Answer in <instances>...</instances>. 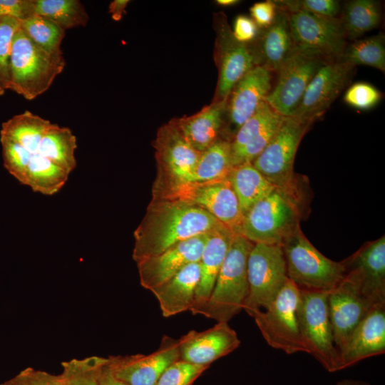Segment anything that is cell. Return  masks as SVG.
<instances>
[{
  "mask_svg": "<svg viewBox=\"0 0 385 385\" xmlns=\"http://www.w3.org/2000/svg\"><path fill=\"white\" fill-rule=\"evenodd\" d=\"M76 148L77 139L71 130L52 123L43 136L37 153L71 173L76 167Z\"/></svg>",
  "mask_w": 385,
  "mask_h": 385,
  "instance_id": "cell-31",
  "label": "cell"
},
{
  "mask_svg": "<svg viewBox=\"0 0 385 385\" xmlns=\"http://www.w3.org/2000/svg\"><path fill=\"white\" fill-rule=\"evenodd\" d=\"M356 67L340 58H332L314 75L292 117L313 123L348 88Z\"/></svg>",
  "mask_w": 385,
  "mask_h": 385,
  "instance_id": "cell-14",
  "label": "cell"
},
{
  "mask_svg": "<svg viewBox=\"0 0 385 385\" xmlns=\"http://www.w3.org/2000/svg\"><path fill=\"white\" fill-rule=\"evenodd\" d=\"M227 180L237 198L244 216L257 202L276 188L252 163L234 166Z\"/></svg>",
  "mask_w": 385,
  "mask_h": 385,
  "instance_id": "cell-28",
  "label": "cell"
},
{
  "mask_svg": "<svg viewBox=\"0 0 385 385\" xmlns=\"http://www.w3.org/2000/svg\"><path fill=\"white\" fill-rule=\"evenodd\" d=\"M4 166L21 184L26 181L32 153L20 144L0 137Z\"/></svg>",
  "mask_w": 385,
  "mask_h": 385,
  "instance_id": "cell-39",
  "label": "cell"
},
{
  "mask_svg": "<svg viewBox=\"0 0 385 385\" xmlns=\"http://www.w3.org/2000/svg\"><path fill=\"white\" fill-rule=\"evenodd\" d=\"M209 367L179 359L163 371L155 385H193Z\"/></svg>",
  "mask_w": 385,
  "mask_h": 385,
  "instance_id": "cell-40",
  "label": "cell"
},
{
  "mask_svg": "<svg viewBox=\"0 0 385 385\" xmlns=\"http://www.w3.org/2000/svg\"><path fill=\"white\" fill-rule=\"evenodd\" d=\"M283 118L265 101H263L231 140L233 167L252 163L272 140Z\"/></svg>",
  "mask_w": 385,
  "mask_h": 385,
  "instance_id": "cell-20",
  "label": "cell"
},
{
  "mask_svg": "<svg viewBox=\"0 0 385 385\" xmlns=\"http://www.w3.org/2000/svg\"><path fill=\"white\" fill-rule=\"evenodd\" d=\"M153 145L158 173L152 192L192 181L200 153L186 140L173 119L158 128Z\"/></svg>",
  "mask_w": 385,
  "mask_h": 385,
  "instance_id": "cell-12",
  "label": "cell"
},
{
  "mask_svg": "<svg viewBox=\"0 0 385 385\" xmlns=\"http://www.w3.org/2000/svg\"><path fill=\"white\" fill-rule=\"evenodd\" d=\"M299 290L297 320L307 353L329 372L339 371V351L334 344L329 317V291Z\"/></svg>",
  "mask_w": 385,
  "mask_h": 385,
  "instance_id": "cell-6",
  "label": "cell"
},
{
  "mask_svg": "<svg viewBox=\"0 0 385 385\" xmlns=\"http://www.w3.org/2000/svg\"><path fill=\"white\" fill-rule=\"evenodd\" d=\"M70 173L38 153L33 154L28 166L24 185L45 195L57 193Z\"/></svg>",
  "mask_w": 385,
  "mask_h": 385,
  "instance_id": "cell-33",
  "label": "cell"
},
{
  "mask_svg": "<svg viewBox=\"0 0 385 385\" xmlns=\"http://www.w3.org/2000/svg\"><path fill=\"white\" fill-rule=\"evenodd\" d=\"M232 168L231 140L222 137L200 153L192 182L226 180Z\"/></svg>",
  "mask_w": 385,
  "mask_h": 385,
  "instance_id": "cell-32",
  "label": "cell"
},
{
  "mask_svg": "<svg viewBox=\"0 0 385 385\" xmlns=\"http://www.w3.org/2000/svg\"><path fill=\"white\" fill-rule=\"evenodd\" d=\"M222 225L215 217L197 206L178 200L153 197L134 231L133 259L137 263Z\"/></svg>",
  "mask_w": 385,
  "mask_h": 385,
  "instance_id": "cell-1",
  "label": "cell"
},
{
  "mask_svg": "<svg viewBox=\"0 0 385 385\" xmlns=\"http://www.w3.org/2000/svg\"><path fill=\"white\" fill-rule=\"evenodd\" d=\"M19 27V20L8 16L0 18V96L9 89L11 43Z\"/></svg>",
  "mask_w": 385,
  "mask_h": 385,
  "instance_id": "cell-38",
  "label": "cell"
},
{
  "mask_svg": "<svg viewBox=\"0 0 385 385\" xmlns=\"http://www.w3.org/2000/svg\"><path fill=\"white\" fill-rule=\"evenodd\" d=\"M215 32L214 60L218 80L212 101L227 99L235 85L254 66L255 62L248 44L238 41L233 35L226 15L214 14Z\"/></svg>",
  "mask_w": 385,
  "mask_h": 385,
  "instance_id": "cell-13",
  "label": "cell"
},
{
  "mask_svg": "<svg viewBox=\"0 0 385 385\" xmlns=\"http://www.w3.org/2000/svg\"><path fill=\"white\" fill-rule=\"evenodd\" d=\"M311 125L295 117H284L272 140L252 163L276 188L299 197L294 161L299 145Z\"/></svg>",
  "mask_w": 385,
  "mask_h": 385,
  "instance_id": "cell-7",
  "label": "cell"
},
{
  "mask_svg": "<svg viewBox=\"0 0 385 385\" xmlns=\"http://www.w3.org/2000/svg\"><path fill=\"white\" fill-rule=\"evenodd\" d=\"M331 59L319 51L296 47L277 72L276 83L265 101L282 116H293L312 79Z\"/></svg>",
  "mask_w": 385,
  "mask_h": 385,
  "instance_id": "cell-10",
  "label": "cell"
},
{
  "mask_svg": "<svg viewBox=\"0 0 385 385\" xmlns=\"http://www.w3.org/2000/svg\"><path fill=\"white\" fill-rule=\"evenodd\" d=\"M277 6L274 1H265L254 4L250 9L252 19L260 29L270 26L274 21Z\"/></svg>",
  "mask_w": 385,
  "mask_h": 385,
  "instance_id": "cell-45",
  "label": "cell"
},
{
  "mask_svg": "<svg viewBox=\"0 0 385 385\" xmlns=\"http://www.w3.org/2000/svg\"><path fill=\"white\" fill-rule=\"evenodd\" d=\"M259 31L260 28L252 18L245 15H239L235 18L232 33L238 41L248 44L256 38Z\"/></svg>",
  "mask_w": 385,
  "mask_h": 385,
  "instance_id": "cell-46",
  "label": "cell"
},
{
  "mask_svg": "<svg viewBox=\"0 0 385 385\" xmlns=\"http://www.w3.org/2000/svg\"><path fill=\"white\" fill-rule=\"evenodd\" d=\"M178 344L180 359L210 366L238 348L240 340L227 322H217L202 332H188L178 339Z\"/></svg>",
  "mask_w": 385,
  "mask_h": 385,
  "instance_id": "cell-21",
  "label": "cell"
},
{
  "mask_svg": "<svg viewBox=\"0 0 385 385\" xmlns=\"http://www.w3.org/2000/svg\"><path fill=\"white\" fill-rule=\"evenodd\" d=\"M301 197L275 188L244 216L240 235L254 244L282 245L299 227Z\"/></svg>",
  "mask_w": 385,
  "mask_h": 385,
  "instance_id": "cell-4",
  "label": "cell"
},
{
  "mask_svg": "<svg viewBox=\"0 0 385 385\" xmlns=\"http://www.w3.org/2000/svg\"><path fill=\"white\" fill-rule=\"evenodd\" d=\"M65 66L61 51L43 48L19 27L11 43L9 90L34 100L50 88Z\"/></svg>",
  "mask_w": 385,
  "mask_h": 385,
  "instance_id": "cell-2",
  "label": "cell"
},
{
  "mask_svg": "<svg viewBox=\"0 0 385 385\" xmlns=\"http://www.w3.org/2000/svg\"><path fill=\"white\" fill-rule=\"evenodd\" d=\"M128 3V0H114L110 3L108 12L114 21H118L122 19L126 13L125 8Z\"/></svg>",
  "mask_w": 385,
  "mask_h": 385,
  "instance_id": "cell-48",
  "label": "cell"
},
{
  "mask_svg": "<svg viewBox=\"0 0 385 385\" xmlns=\"http://www.w3.org/2000/svg\"><path fill=\"white\" fill-rule=\"evenodd\" d=\"M343 61L354 66H367L385 71V38L382 33L359 38L347 43L342 56Z\"/></svg>",
  "mask_w": 385,
  "mask_h": 385,
  "instance_id": "cell-35",
  "label": "cell"
},
{
  "mask_svg": "<svg viewBox=\"0 0 385 385\" xmlns=\"http://www.w3.org/2000/svg\"><path fill=\"white\" fill-rule=\"evenodd\" d=\"M106 358L92 356L61 363L63 385H98V377Z\"/></svg>",
  "mask_w": 385,
  "mask_h": 385,
  "instance_id": "cell-37",
  "label": "cell"
},
{
  "mask_svg": "<svg viewBox=\"0 0 385 385\" xmlns=\"http://www.w3.org/2000/svg\"><path fill=\"white\" fill-rule=\"evenodd\" d=\"M153 197L184 202L209 212L235 234L244 220L237 198L227 179L190 182L152 192Z\"/></svg>",
  "mask_w": 385,
  "mask_h": 385,
  "instance_id": "cell-8",
  "label": "cell"
},
{
  "mask_svg": "<svg viewBox=\"0 0 385 385\" xmlns=\"http://www.w3.org/2000/svg\"><path fill=\"white\" fill-rule=\"evenodd\" d=\"M225 108L226 100L212 101L193 115L173 119L190 145L202 153L225 137Z\"/></svg>",
  "mask_w": 385,
  "mask_h": 385,
  "instance_id": "cell-26",
  "label": "cell"
},
{
  "mask_svg": "<svg viewBox=\"0 0 385 385\" xmlns=\"http://www.w3.org/2000/svg\"><path fill=\"white\" fill-rule=\"evenodd\" d=\"M299 294V289L288 278L270 305L253 316L266 342L287 354L307 353L297 320Z\"/></svg>",
  "mask_w": 385,
  "mask_h": 385,
  "instance_id": "cell-11",
  "label": "cell"
},
{
  "mask_svg": "<svg viewBox=\"0 0 385 385\" xmlns=\"http://www.w3.org/2000/svg\"><path fill=\"white\" fill-rule=\"evenodd\" d=\"M208 235H197L137 262L141 286L150 291L187 265L199 262Z\"/></svg>",
  "mask_w": 385,
  "mask_h": 385,
  "instance_id": "cell-19",
  "label": "cell"
},
{
  "mask_svg": "<svg viewBox=\"0 0 385 385\" xmlns=\"http://www.w3.org/2000/svg\"><path fill=\"white\" fill-rule=\"evenodd\" d=\"M19 28L36 44L49 51H59L65 31L43 16H33L19 21Z\"/></svg>",
  "mask_w": 385,
  "mask_h": 385,
  "instance_id": "cell-36",
  "label": "cell"
},
{
  "mask_svg": "<svg viewBox=\"0 0 385 385\" xmlns=\"http://www.w3.org/2000/svg\"><path fill=\"white\" fill-rule=\"evenodd\" d=\"M381 98L382 93L372 84L356 82L347 88L344 101L354 108L366 111L374 108Z\"/></svg>",
  "mask_w": 385,
  "mask_h": 385,
  "instance_id": "cell-42",
  "label": "cell"
},
{
  "mask_svg": "<svg viewBox=\"0 0 385 385\" xmlns=\"http://www.w3.org/2000/svg\"><path fill=\"white\" fill-rule=\"evenodd\" d=\"M274 1L278 7L287 11L304 10L327 19H339L342 10L340 2L336 0H284Z\"/></svg>",
  "mask_w": 385,
  "mask_h": 385,
  "instance_id": "cell-41",
  "label": "cell"
},
{
  "mask_svg": "<svg viewBox=\"0 0 385 385\" xmlns=\"http://www.w3.org/2000/svg\"><path fill=\"white\" fill-rule=\"evenodd\" d=\"M297 47L320 51L330 58H340L348 41L339 19H327L304 10L287 11Z\"/></svg>",
  "mask_w": 385,
  "mask_h": 385,
  "instance_id": "cell-15",
  "label": "cell"
},
{
  "mask_svg": "<svg viewBox=\"0 0 385 385\" xmlns=\"http://www.w3.org/2000/svg\"><path fill=\"white\" fill-rule=\"evenodd\" d=\"M235 233L222 225L209 233L200 264V280L190 311L198 314L207 302Z\"/></svg>",
  "mask_w": 385,
  "mask_h": 385,
  "instance_id": "cell-25",
  "label": "cell"
},
{
  "mask_svg": "<svg viewBox=\"0 0 385 385\" xmlns=\"http://www.w3.org/2000/svg\"><path fill=\"white\" fill-rule=\"evenodd\" d=\"M384 352L385 304L372 307L339 349V370Z\"/></svg>",
  "mask_w": 385,
  "mask_h": 385,
  "instance_id": "cell-23",
  "label": "cell"
},
{
  "mask_svg": "<svg viewBox=\"0 0 385 385\" xmlns=\"http://www.w3.org/2000/svg\"><path fill=\"white\" fill-rule=\"evenodd\" d=\"M346 272L359 282L363 294L374 305L385 304V237L365 243L342 261Z\"/></svg>",
  "mask_w": 385,
  "mask_h": 385,
  "instance_id": "cell-22",
  "label": "cell"
},
{
  "mask_svg": "<svg viewBox=\"0 0 385 385\" xmlns=\"http://www.w3.org/2000/svg\"><path fill=\"white\" fill-rule=\"evenodd\" d=\"M199 262L191 263L150 292L157 299L165 317L190 310L200 280Z\"/></svg>",
  "mask_w": 385,
  "mask_h": 385,
  "instance_id": "cell-27",
  "label": "cell"
},
{
  "mask_svg": "<svg viewBox=\"0 0 385 385\" xmlns=\"http://www.w3.org/2000/svg\"><path fill=\"white\" fill-rule=\"evenodd\" d=\"M272 89V72L255 66L232 88L226 99L224 136L232 140Z\"/></svg>",
  "mask_w": 385,
  "mask_h": 385,
  "instance_id": "cell-17",
  "label": "cell"
},
{
  "mask_svg": "<svg viewBox=\"0 0 385 385\" xmlns=\"http://www.w3.org/2000/svg\"><path fill=\"white\" fill-rule=\"evenodd\" d=\"M247 271L248 294L243 309L253 317L262 308L266 309L270 305L288 279L282 246L254 244Z\"/></svg>",
  "mask_w": 385,
  "mask_h": 385,
  "instance_id": "cell-9",
  "label": "cell"
},
{
  "mask_svg": "<svg viewBox=\"0 0 385 385\" xmlns=\"http://www.w3.org/2000/svg\"><path fill=\"white\" fill-rule=\"evenodd\" d=\"M34 14V0H0V18L8 16L21 21Z\"/></svg>",
  "mask_w": 385,
  "mask_h": 385,
  "instance_id": "cell-44",
  "label": "cell"
},
{
  "mask_svg": "<svg viewBox=\"0 0 385 385\" xmlns=\"http://www.w3.org/2000/svg\"><path fill=\"white\" fill-rule=\"evenodd\" d=\"M248 45L255 66L265 67L272 73L277 72L297 47L292 37L288 12L277 6L272 24L267 28L260 29L256 38Z\"/></svg>",
  "mask_w": 385,
  "mask_h": 385,
  "instance_id": "cell-24",
  "label": "cell"
},
{
  "mask_svg": "<svg viewBox=\"0 0 385 385\" xmlns=\"http://www.w3.org/2000/svg\"><path fill=\"white\" fill-rule=\"evenodd\" d=\"M34 12L64 31L85 26L89 20L84 6L78 0H34Z\"/></svg>",
  "mask_w": 385,
  "mask_h": 385,
  "instance_id": "cell-34",
  "label": "cell"
},
{
  "mask_svg": "<svg viewBox=\"0 0 385 385\" xmlns=\"http://www.w3.org/2000/svg\"><path fill=\"white\" fill-rule=\"evenodd\" d=\"M1 385H63L60 375L26 368Z\"/></svg>",
  "mask_w": 385,
  "mask_h": 385,
  "instance_id": "cell-43",
  "label": "cell"
},
{
  "mask_svg": "<svg viewBox=\"0 0 385 385\" xmlns=\"http://www.w3.org/2000/svg\"><path fill=\"white\" fill-rule=\"evenodd\" d=\"M328 304L334 344L339 351L374 306L363 294L358 279L351 272H346L344 279L329 291Z\"/></svg>",
  "mask_w": 385,
  "mask_h": 385,
  "instance_id": "cell-16",
  "label": "cell"
},
{
  "mask_svg": "<svg viewBox=\"0 0 385 385\" xmlns=\"http://www.w3.org/2000/svg\"><path fill=\"white\" fill-rule=\"evenodd\" d=\"M98 385H130L126 382L118 379L112 372L108 363V359L106 358V361L101 367L99 377Z\"/></svg>",
  "mask_w": 385,
  "mask_h": 385,
  "instance_id": "cell-47",
  "label": "cell"
},
{
  "mask_svg": "<svg viewBox=\"0 0 385 385\" xmlns=\"http://www.w3.org/2000/svg\"><path fill=\"white\" fill-rule=\"evenodd\" d=\"M113 374L130 385H155L163 371L180 359L178 339L163 336L157 350L149 354L111 356Z\"/></svg>",
  "mask_w": 385,
  "mask_h": 385,
  "instance_id": "cell-18",
  "label": "cell"
},
{
  "mask_svg": "<svg viewBox=\"0 0 385 385\" xmlns=\"http://www.w3.org/2000/svg\"><path fill=\"white\" fill-rule=\"evenodd\" d=\"M240 1L237 0H217L216 3L220 6H230L238 4Z\"/></svg>",
  "mask_w": 385,
  "mask_h": 385,
  "instance_id": "cell-50",
  "label": "cell"
},
{
  "mask_svg": "<svg viewBox=\"0 0 385 385\" xmlns=\"http://www.w3.org/2000/svg\"><path fill=\"white\" fill-rule=\"evenodd\" d=\"M336 385H370V384L364 381H361L344 379V380L338 381L336 384Z\"/></svg>",
  "mask_w": 385,
  "mask_h": 385,
  "instance_id": "cell-49",
  "label": "cell"
},
{
  "mask_svg": "<svg viewBox=\"0 0 385 385\" xmlns=\"http://www.w3.org/2000/svg\"><path fill=\"white\" fill-rule=\"evenodd\" d=\"M287 277L299 289L330 291L345 277L342 262L322 255L305 237L300 227L282 242Z\"/></svg>",
  "mask_w": 385,
  "mask_h": 385,
  "instance_id": "cell-5",
  "label": "cell"
},
{
  "mask_svg": "<svg viewBox=\"0 0 385 385\" xmlns=\"http://www.w3.org/2000/svg\"><path fill=\"white\" fill-rule=\"evenodd\" d=\"M254 243L235 234L212 293L198 314L228 322L242 309L248 294L247 259Z\"/></svg>",
  "mask_w": 385,
  "mask_h": 385,
  "instance_id": "cell-3",
  "label": "cell"
},
{
  "mask_svg": "<svg viewBox=\"0 0 385 385\" xmlns=\"http://www.w3.org/2000/svg\"><path fill=\"white\" fill-rule=\"evenodd\" d=\"M51 125L50 120L25 111L1 124L0 137L16 142L36 154L43 136Z\"/></svg>",
  "mask_w": 385,
  "mask_h": 385,
  "instance_id": "cell-29",
  "label": "cell"
},
{
  "mask_svg": "<svg viewBox=\"0 0 385 385\" xmlns=\"http://www.w3.org/2000/svg\"><path fill=\"white\" fill-rule=\"evenodd\" d=\"M381 17V4L379 1L352 0L342 7L339 20L347 41H354L376 28Z\"/></svg>",
  "mask_w": 385,
  "mask_h": 385,
  "instance_id": "cell-30",
  "label": "cell"
}]
</instances>
